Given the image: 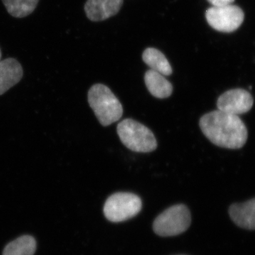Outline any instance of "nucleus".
<instances>
[{
	"label": "nucleus",
	"mask_w": 255,
	"mask_h": 255,
	"mask_svg": "<svg viewBox=\"0 0 255 255\" xmlns=\"http://www.w3.org/2000/svg\"><path fill=\"white\" fill-rule=\"evenodd\" d=\"M199 127L210 141L224 148H241L248 140V128L238 116L219 110L203 116Z\"/></svg>",
	"instance_id": "obj_1"
},
{
	"label": "nucleus",
	"mask_w": 255,
	"mask_h": 255,
	"mask_svg": "<svg viewBox=\"0 0 255 255\" xmlns=\"http://www.w3.org/2000/svg\"><path fill=\"white\" fill-rule=\"evenodd\" d=\"M88 102L104 127L117 122L123 115V107L108 87L96 84L88 92Z\"/></svg>",
	"instance_id": "obj_2"
},
{
	"label": "nucleus",
	"mask_w": 255,
	"mask_h": 255,
	"mask_svg": "<svg viewBox=\"0 0 255 255\" xmlns=\"http://www.w3.org/2000/svg\"><path fill=\"white\" fill-rule=\"evenodd\" d=\"M119 138L124 145L137 152H150L157 147L153 132L148 128L132 119L122 121L117 127Z\"/></svg>",
	"instance_id": "obj_3"
},
{
	"label": "nucleus",
	"mask_w": 255,
	"mask_h": 255,
	"mask_svg": "<svg viewBox=\"0 0 255 255\" xmlns=\"http://www.w3.org/2000/svg\"><path fill=\"white\" fill-rule=\"evenodd\" d=\"M191 222L189 209L183 204H178L171 206L156 218L153 230L162 237L178 236L187 231Z\"/></svg>",
	"instance_id": "obj_4"
},
{
	"label": "nucleus",
	"mask_w": 255,
	"mask_h": 255,
	"mask_svg": "<svg viewBox=\"0 0 255 255\" xmlns=\"http://www.w3.org/2000/svg\"><path fill=\"white\" fill-rule=\"evenodd\" d=\"M142 209V201L132 193L118 192L106 201L104 214L111 222L119 223L132 219Z\"/></svg>",
	"instance_id": "obj_5"
},
{
	"label": "nucleus",
	"mask_w": 255,
	"mask_h": 255,
	"mask_svg": "<svg viewBox=\"0 0 255 255\" xmlns=\"http://www.w3.org/2000/svg\"><path fill=\"white\" fill-rule=\"evenodd\" d=\"M206 18L209 26L223 33H232L241 26L245 20L243 10L237 5L212 6L206 10Z\"/></svg>",
	"instance_id": "obj_6"
},
{
	"label": "nucleus",
	"mask_w": 255,
	"mask_h": 255,
	"mask_svg": "<svg viewBox=\"0 0 255 255\" xmlns=\"http://www.w3.org/2000/svg\"><path fill=\"white\" fill-rule=\"evenodd\" d=\"M254 104L253 96L243 89H233L224 92L217 101L218 110L233 115H241L251 110Z\"/></svg>",
	"instance_id": "obj_7"
},
{
	"label": "nucleus",
	"mask_w": 255,
	"mask_h": 255,
	"mask_svg": "<svg viewBox=\"0 0 255 255\" xmlns=\"http://www.w3.org/2000/svg\"><path fill=\"white\" fill-rule=\"evenodd\" d=\"M123 3L124 0H87L85 11L91 21H104L117 14Z\"/></svg>",
	"instance_id": "obj_8"
},
{
	"label": "nucleus",
	"mask_w": 255,
	"mask_h": 255,
	"mask_svg": "<svg viewBox=\"0 0 255 255\" xmlns=\"http://www.w3.org/2000/svg\"><path fill=\"white\" fill-rule=\"evenodd\" d=\"M22 66L14 58H9L0 61V96L4 95L22 78Z\"/></svg>",
	"instance_id": "obj_9"
},
{
	"label": "nucleus",
	"mask_w": 255,
	"mask_h": 255,
	"mask_svg": "<svg viewBox=\"0 0 255 255\" xmlns=\"http://www.w3.org/2000/svg\"><path fill=\"white\" fill-rule=\"evenodd\" d=\"M233 222L246 230H255V198L241 204H234L229 209Z\"/></svg>",
	"instance_id": "obj_10"
},
{
	"label": "nucleus",
	"mask_w": 255,
	"mask_h": 255,
	"mask_svg": "<svg viewBox=\"0 0 255 255\" xmlns=\"http://www.w3.org/2000/svg\"><path fill=\"white\" fill-rule=\"evenodd\" d=\"M144 80L147 90L156 98L165 99L172 95V84L162 74L150 69L146 72Z\"/></svg>",
	"instance_id": "obj_11"
},
{
	"label": "nucleus",
	"mask_w": 255,
	"mask_h": 255,
	"mask_svg": "<svg viewBox=\"0 0 255 255\" xmlns=\"http://www.w3.org/2000/svg\"><path fill=\"white\" fill-rule=\"evenodd\" d=\"M142 60L151 70L169 76L172 73V69L165 55L155 48H147L142 53Z\"/></svg>",
	"instance_id": "obj_12"
},
{
	"label": "nucleus",
	"mask_w": 255,
	"mask_h": 255,
	"mask_svg": "<svg viewBox=\"0 0 255 255\" xmlns=\"http://www.w3.org/2000/svg\"><path fill=\"white\" fill-rule=\"evenodd\" d=\"M36 250L35 238L30 236H23L5 247L2 255H33Z\"/></svg>",
	"instance_id": "obj_13"
},
{
	"label": "nucleus",
	"mask_w": 255,
	"mask_h": 255,
	"mask_svg": "<svg viewBox=\"0 0 255 255\" xmlns=\"http://www.w3.org/2000/svg\"><path fill=\"white\" fill-rule=\"evenodd\" d=\"M39 0H2L5 8L11 16L23 18L34 11Z\"/></svg>",
	"instance_id": "obj_14"
},
{
	"label": "nucleus",
	"mask_w": 255,
	"mask_h": 255,
	"mask_svg": "<svg viewBox=\"0 0 255 255\" xmlns=\"http://www.w3.org/2000/svg\"><path fill=\"white\" fill-rule=\"evenodd\" d=\"M235 0H208V1L213 6H224L227 5L233 4Z\"/></svg>",
	"instance_id": "obj_15"
},
{
	"label": "nucleus",
	"mask_w": 255,
	"mask_h": 255,
	"mask_svg": "<svg viewBox=\"0 0 255 255\" xmlns=\"http://www.w3.org/2000/svg\"><path fill=\"white\" fill-rule=\"evenodd\" d=\"M1 49H0V61H1Z\"/></svg>",
	"instance_id": "obj_16"
}]
</instances>
